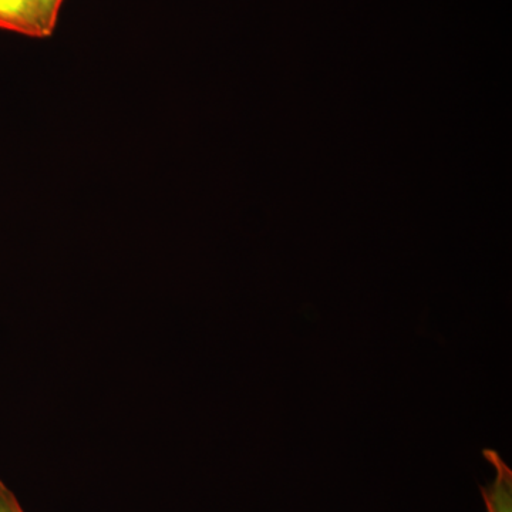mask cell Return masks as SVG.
<instances>
[{"label":"cell","mask_w":512,"mask_h":512,"mask_svg":"<svg viewBox=\"0 0 512 512\" xmlns=\"http://www.w3.org/2000/svg\"><path fill=\"white\" fill-rule=\"evenodd\" d=\"M59 15L47 0H0V28L20 35L52 36Z\"/></svg>","instance_id":"1"},{"label":"cell","mask_w":512,"mask_h":512,"mask_svg":"<svg viewBox=\"0 0 512 512\" xmlns=\"http://www.w3.org/2000/svg\"><path fill=\"white\" fill-rule=\"evenodd\" d=\"M483 456L494 467L495 478L487 487H481V495L487 512H512V470L495 450L483 451Z\"/></svg>","instance_id":"2"},{"label":"cell","mask_w":512,"mask_h":512,"mask_svg":"<svg viewBox=\"0 0 512 512\" xmlns=\"http://www.w3.org/2000/svg\"><path fill=\"white\" fill-rule=\"evenodd\" d=\"M0 512H25L16 495L0 480Z\"/></svg>","instance_id":"3"},{"label":"cell","mask_w":512,"mask_h":512,"mask_svg":"<svg viewBox=\"0 0 512 512\" xmlns=\"http://www.w3.org/2000/svg\"><path fill=\"white\" fill-rule=\"evenodd\" d=\"M49 5L52 6V9L55 10L57 15L60 13V9H62L63 0H47Z\"/></svg>","instance_id":"4"}]
</instances>
